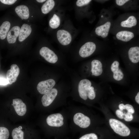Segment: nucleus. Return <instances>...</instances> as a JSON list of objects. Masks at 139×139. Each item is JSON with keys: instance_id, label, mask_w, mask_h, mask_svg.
Here are the masks:
<instances>
[{"instance_id": "nucleus-1", "label": "nucleus", "mask_w": 139, "mask_h": 139, "mask_svg": "<svg viewBox=\"0 0 139 139\" xmlns=\"http://www.w3.org/2000/svg\"><path fill=\"white\" fill-rule=\"evenodd\" d=\"M109 123L111 128L117 134L123 136H127L130 135L129 128L120 121L111 118L109 120Z\"/></svg>"}, {"instance_id": "nucleus-2", "label": "nucleus", "mask_w": 139, "mask_h": 139, "mask_svg": "<svg viewBox=\"0 0 139 139\" xmlns=\"http://www.w3.org/2000/svg\"><path fill=\"white\" fill-rule=\"evenodd\" d=\"M56 84V81L50 79L39 82L37 86V89L41 94H44L52 89Z\"/></svg>"}, {"instance_id": "nucleus-3", "label": "nucleus", "mask_w": 139, "mask_h": 139, "mask_svg": "<svg viewBox=\"0 0 139 139\" xmlns=\"http://www.w3.org/2000/svg\"><path fill=\"white\" fill-rule=\"evenodd\" d=\"M91 83L89 80L84 79L81 80L78 84V91L80 97L84 100L87 99L88 93L91 85Z\"/></svg>"}, {"instance_id": "nucleus-4", "label": "nucleus", "mask_w": 139, "mask_h": 139, "mask_svg": "<svg viewBox=\"0 0 139 139\" xmlns=\"http://www.w3.org/2000/svg\"><path fill=\"white\" fill-rule=\"evenodd\" d=\"M40 55L49 63L54 64L56 63L58 58L57 55L48 48L44 47L39 51Z\"/></svg>"}, {"instance_id": "nucleus-5", "label": "nucleus", "mask_w": 139, "mask_h": 139, "mask_svg": "<svg viewBox=\"0 0 139 139\" xmlns=\"http://www.w3.org/2000/svg\"><path fill=\"white\" fill-rule=\"evenodd\" d=\"M63 117L60 114L58 113L49 115L46 119L48 125L54 127H60L64 124Z\"/></svg>"}, {"instance_id": "nucleus-6", "label": "nucleus", "mask_w": 139, "mask_h": 139, "mask_svg": "<svg viewBox=\"0 0 139 139\" xmlns=\"http://www.w3.org/2000/svg\"><path fill=\"white\" fill-rule=\"evenodd\" d=\"M73 119L75 124L82 128H86L90 124V118L81 113L76 114L74 116Z\"/></svg>"}, {"instance_id": "nucleus-7", "label": "nucleus", "mask_w": 139, "mask_h": 139, "mask_svg": "<svg viewBox=\"0 0 139 139\" xmlns=\"http://www.w3.org/2000/svg\"><path fill=\"white\" fill-rule=\"evenodd\" d=\"M96 48V45L94 43L91 42H87L81 47L79 50V54L83 58L89 57L94 52Z\"/></svg>"}, {"instance_id": "nucleus-8", "label": "nucleus", "mask_w": 139, "mask_h": 139, "mask_svg": "<svg viewBox=\"0 0 139 139\" xmlns=\"http://www.w3.org/2000/svg\"><path fill=\"white\" fill-rule=\"evenodd\" d=\"M58 91L57 89L53 88L49 91L44 94L42 98V105L44 107L50 105L57 97Z\"/></svg>"}, {"instance_id": "nucleus-9", "label": "nucleus", "mask_w": 139, "mask_h": 139, "mask_svg": "<svg viewBox=\"0 0 139 139\" xmlns=\"http://www.w3.org/2000/svg\"><path fill=\"white\" fill-rule=\"evenodd\" d=\"M20 73V69L17 65L13 64L11 66V68L6 73V78L8 84L11 85L14 82Z\"/></svg>"}, {"instance_id": "nucleus-10", "label": "nucleus", "mask_w": 139, "mask_h": 139, "mask_svg": "<svg viewBox=\"0 0 139 139\" xmlns=\"http://www.w3.org/2000/svg\"><path fill=\"white\" fill-rule=\"evenodd\" d=\"M57 39L59 42L62 45L69 44L72 40V37L70 33L64 30H60L57 32Z\"/></svg>"}, {"instance_id": "nucleus-11", "label": "nucleus", "mask_w": 139, "mask_h": 139, "mask_svg": "<svg viewBox=\"0 0 139 139\" xmlns=\"http://www.w3.org/2000/svg\"><path fill=\"white\" fill-rule=\"evenodd\" d=\"M12 105L13 106L16 112L18 115L23 116L26 114V106L21 99L18 98L13 99Z\"/></svg>"}, {"instance_id": "nucleus-12", "label": "nucleus", "mask_w": 139, "mask_h": 139, "mask_svg": "<svg viewBox=\"0 0 139 139\" xmlns=\"http://www.w3.org/2000/svg\"><path fill=\"white\" fill-rule=\"evenodd\" d=\"M119 64L118 62L115 61L112 63L111 66V70L113 73V78L118 81L122 80L124 76V74L121 70L119 68Z\"/></svg>"}, {"instance_id": "nucleus-13", "label": "nucleus", "mask_w": 139, "mask_h": 139, "mask_svg": "<svg viewBox=\"0 0 139 139\" xmlns=\"http://www.w3.org/2000/svg\"><path fill=\"white\" fill-rule=\"evenodd\" d=\"M92 75L98 76L100 75L103 72L102 65L101 62L98 60L94 59L91 62Z\"/></svg>"}, {"instance_id": "nucleus-14", "label": "nucleus", "mask_w": 139, "mask_h": 139, "mask_svg": "<svg viewBox=\"0 0 139 139\" xmlns=\"http://www.w3.org/2000/svg\"><path fill=\"white\" fill-rule=\"evenodd\" d=\"M20 27L18 26L13 27L8 32L7 35V41L9 44L15 42L17 37L19 36Z\"/></svg>"}, {"instance_id": "nucleus-15", "label": "nucleus", "mask_w": 139, "mask_h": 139, "mask_svg": "<svg viewBox=\"0 0 139 139\" xmlns=\"http://www.w3.org/2000/svg\"><path fill=\"white\" fill-rule=\"evenodd\" d=\"M32 31L31 27L29 25L24 24L20 29L19 36V40L22 42L30 34Z\"/></svg>"}, {"instance_id": "nucleus-16", "label": "nucleus", "mask_w": 139, "mask_h": 139, "mask_svg": "<svg viewBox=\"0 0 139 139\" xmlns=\"http://www.w3.org/2000/svg\"><path fill=\"white\" fill-rule=\"evenodd\" d=\"M15 12L22 20L27 19L29 16V12L28 7L24 5L18 6L15 8Z\"/></svg>"}, {"instance_id": "nucleus-17", "label": "nucleus", "mask_w": 139, "mask_h": 139, "mask_svg": "<svg viewBox=\"0 0 139 139\" xmlns=\"http://www.w3.org/2000/svg\"><path fill=\"white\" fill-rule=\"evenodd\" d=\"M129 58L133 63H136L139 62V47L137 46L132 47L128 51Z\"/></svg>"}, {"instance_id": "nucleus-18", "label": "nucleus", "mask_w": 139, "mask_h": 139, "mask_svg": "<svg viewBox=\"0 0 139 139\" xmlns=\"http://www.w3.org/2000/svg\"><path fill=\"white\" fill-rule=\"evenodd\" d=\"M134 37V34L132 32L126 31L119 32L116 35L118 39L125 42L130 41Z\"/></svg>"}, {"instance_id": "nucleus-19", "label": "nucleus", "mask_w": 139, "mask_h": 139, "mask_svg": "<svg viewBox=\"0 0 139 139\" xmlns=\"http://www.w3.org/2000/svg\"><path fill=\"white\" fill-rule=\"evenodd\" d=\"M10 23L8 21L4 22L0 27V38L2 40L6 37L10 27Z\"/></svg>"}, {"instance_id": "nucleus-20", "label": "nucleus", "mask_w": 139, "mask_h": 139, "mask_svg": "<svg viewBox=\"0 0 139 139\" xmlns=\"http://www.w3.org/2000/svg\"><path fill=\"white\" fill-rule=\"evenodd\" d=\"M111 25V23L109 21H108L104 24L96 28L95 30L96 34L98 36H101L103 32L108 33Z\"/></svg>"}, {"instance_id": "nucleus-21", "label": "nucleus", "mask_w": 139, "mask_h": 139, "mask_svg": "<svg viewBox=\"0 0 139 139\" xmlns=\"http://www.w3.org/2000/svg\"><path fill=\"white\" fill-rule=\"evenodd\" d=\"M137 23V21L135 17L131 16L127 20L121 22V25L122 27L130 28L135 26Z\"/></svg>"}, {"instance_id": "nucleus-22", "label": "nucleus", "mask_w": 139, "mask_h": 139, "mask_svg": "<svg viewBox=\"0 0 139 139\" xmlns=\"http://www.w3.org/2000/svg\"><path fill=\"white\" fill-rule=\"evenodd\" d=\"M55 5V2L54 0H47L41 7L42 12L45 14L48 13L53 9Z\"/></svg>"}, {"instance_id": "nucleus-23", "label": "nucleus", "mask_w": 139, "mask_h": 139, "mask_svg": "<svg viewBox=\"0 0 139 139\" xmlns=\"http://www.w3.org/2000/svg\"><path fill=\"white\" fill-rule=\"evenodd\" d=\"M22 128V127L20 126L13 130L12 132L13 139H24V132L21 130Z\"/></svg>"}, {"instance_id": "nucleus-24", "label": "nucleus", "mask_w": 139, "mask_h": 139, "mask_svg": "<svg viewBox=\"0 0 139 139\" xmlns=\"http://www.w3.org/2000/svg\"><path fill=\"white\" fill-rule=\"evenodd\" d=\"M60 23L59 17L56 14H54L49 21V24L50 27L52 29H55L59 26Z\"/></svg>"}, {"instance_id": "nucleus-25", "label": "nucleus", "mask_w": 139, "mask_h": 139, "mask_svg": "<svg viewBox=\"0 0 139 139\" xmlns=\"http://www.w3.org/2000/svg\"><path fill=\"white\" fill-rule=\"evenodd\" d=\"M9 136V132L7 128L0 127V139H8Z\"/></svg>"}, {"instance_id": "nucleus-26", "label": "nucleus", "mask_w": 139, "mask_h": 139, "mask_svg": "<svg viewBox=\"0 0 139 139\" xmlns=\"http://www.w3.org/2000/svg\"><path fill=\"white\" fill-rule=\"evenodd\" d=\"M95 97V94L93 86H91L88 93V97L90 100L94 99Z\"/></svg>"}, {"instance_id": "nucleus-27", "label": "nucleus", "mask_w": 139, "mask_h": 139, "mask_svg": "<svg viewBox=\"0 0 139 139\" xmlns=\"http://www.w3.org/2000/svg\"><path fill=\"white\" fill-rule=\"evenodd\" d=\"M79 139H98V137L95 134L90 133L83 136Z\"/></svg>"}, {"instance_id": "nucleus-28", "label": "nucleus", "mask_w": 139, "mask_h": 139, "mask_svg": "<svg viewBox=\"0 0 139 139\" xmlns=\"http://www.w3.org/2000/svg\"><path fill=\"white\" fill-rule=\"evenodd\" d=\"M91 1L90 0H78L76 4L78 6H82L88 4Z\"/></svg>"}, {"instance_id": "nucleus-29", "label": "nucleus", "mask_w": 139, "mask_h": 139, "mask_svg": "<svg viewBox=\"0 0 139 139\" xmlns=\"http://www.w3.org/2000/svg\"><path fill=\"white\" fill-rule=\"evenodd\" d=\"M133 118L132 114L127 112L126 114H124V118L126 121H129L133 120Z\"/></svg>"}, {"instance_id": "nucleus-30", "label": "nucleus", "mask_w": 139, "mask_h": 139, "mask_svg": "<svg viewBox=\"0 0 139 139\" xmlns=\"http://www.w3.org/2000/svg\"><path fill=\"white\" fill-rule=\"evenodd\" d=\"M125 109H126L127 112L133 114L134 113L135 110L133 106L131 105L127 104L125 105Z\"/></svg>"}, {"instance_id": "nucleus-31", "label": "nucleus", "mask_w": 139, "mask_h": 139, "mask_svg": "<svg viewBox=\"0 0 139 139\" xmlns=\"http://www.w3.org/2000/svg\"><path fill=\"white\" fill-rule=\"evenodd\" d=\"M116 114L117 116L121 119H123L124 114L123 112L119 109L117 110L116 111Z\"/></svg>"}, {"instance_id": "nucleus-32", "label": "nucleus", "mask_w": 139, "mask_h": 139, "mask_svg": "<svg viewBox=\"0 0 139 139\" xmlns=\"http://www.w3.org/2000/svg\"><path fill=\"white\" fill-rule=\"evenodd\" d=\"M16 0H0L2 3L7 5H12L15 3Z\"/></svg>"}, {"instance_id": "nucleus-33", "label": "nucleus", "mask_w": 139, "mask_h": 139, "mask_svg": "<svg viewBox=\"0 0 139 139\" xmlns=\"http://www.w3.org/2000/svg\"><path fill=\"white\" fill-rule=\"evenodd\" d=\"M129 1V0H116V2L118 5L121 6L123 5L125 3Z\"/></svg>"}, {"instance_id": "nucleus-34", "label": "nucleus", "mask_w": 139, "mask_h": 139, "mask_svg": "<svg viewBox=\"0 0 139 139\" xmlns=\"http://www.w3.org/2000/svg\"><path fill=\"white\" fill-rule=\"evenodd\" d=\"M8 84L6 79L0 77V85H5Z\"/></svg>"}, {"instance_id": "nucleus-35", "label": "nucleus", "mask_w": 139, "mask_h": 139, "mask_svg": "<svg viewBox=\"0 0 139 139\" xmlns=\"http://www.w3.org/2000/svg\"><path fill=\"white\" fill-rule=\"evenodd\" d=\"M119 108L120 110L122 111L125 109V105L123 103L120 104L119 105Z\"/></svg>"}, {"instance_id": "nucleus-36", "label": "nucleus", "mask_w": 139, "mask_h": 139, "mask_svg": "<svg viewBox=\"0 0 139 139\" xmlns=\"http://www.w3.org/2000/svg\"><path fill=\"white\" fill-rule=\"evenodd\" d=\"M135 100L136 102L139 104V92H138L135 97Z\"/></svg>"}, {"instance_id": "nucleus-37", "label": "nucleus", "mask_w": 139, "mask_h": 139, "mask_svg": "<svg viewBox=\"0 0 139 139\" xmlns=\"http://www.w3.org/2000/svg\"><path fill=\"white\" fill-rule=\"evenodd\" d=\"M36 1L39 3H42L46 1L45 0H37Z\"/></svg>"}, {"instance_id": "nucleus-38", "label": "nucleus", "mask_w": 139, "mask_h": 139, "mask_svg": "<svg viewBox=\"0 0 139 139\" xmlns=\"http://www.w3.org/2000/svg\"><path fill=\"white\" fill-rule=\"evenodd\" d=\"M103 15H102V16H101V17H103Z\"/></svg>"}]
</instances>
